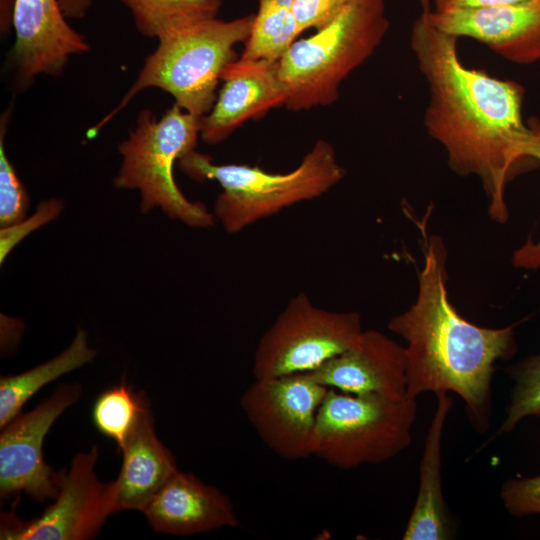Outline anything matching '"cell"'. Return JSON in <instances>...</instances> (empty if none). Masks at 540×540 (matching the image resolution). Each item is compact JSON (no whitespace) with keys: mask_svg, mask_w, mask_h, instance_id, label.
I'll return each mask as SVG.
<instances>
[{"mask_svg":"<svg viewBox=\"0 0 540 540\" xmlns=\"http://www.w3.org/2000/svg\"><path fill=\"white\" fill-rule=\"evenodd\" d=\"M328 390L309 372L255 378L240 406L269 449L298 460L312 455L317 414Z\"/></svg>","mask_w":540,"mask_h":540,"instance_id":"obj_9","label":"cell"},{"mask_svg":"<svg viewBox=\"0 0 540 540\" xmlns=\"http://www.w3.org/2000/svg\"><path fill=\"white\" fill-rule=\"evenodd\" d=\"M132 13L137 30L158 40L201 21L216 18L222 0H119Z\"/></svg>","mask_w":540,"mask_h":540,"instance_id":"obj_21","label":"cell"},{"mask_svg":"<svg viewBox=\"0 0 540 540\" xmlns=\"http://www.w3.org/2000/svg\"><path fill=\"white\" fill-rule=\"evenodd\" d=\"M142 513L155 531L172 535L239 526L233 503L225 493L180 470L159 489Z\"/></svg>","mask_w":540,"mask_h":540,"instance_id":"obj_16","label":"cell"},{"mask_svg":"<svg viewBox=\"0 0 540 540\" xmlns=\"http://www.w3.org/2000/svg\"><path fill=\"white\" fill-rule=\"evenodd\" d=\"M389 29L384 0H351L330 25L295 41L278 63L292 111L327 106L342 81L363 64Z\"/></svg>","mask_w":540,"mask_h":540,"instance_id":"obj_5","label":"cell"},{"mask_svg":"<svg viewBox=\"0 0 540 540\" xmlns=\"http://www.w3.org/2000/svg\"><path fill=\"white\" fill-rule=\"evenodd\" d=\"M62 209L63 203L60 200L52 199L45 201L38 206L37 211L27 221L22 220L12 226L1 228V263L17 242L33 231V229L55 219Z\"/></svg>","mask_w":540,"mask_h":540,"instance_id":"obj_27","label":"cell"},{"mask_svg":"<svg viewBox=\"0 0 540 540\" xmlns=\"http://www.w3.org/2000/svg\"><path fill=\"white\" fill-rule=\"evenodd\" d=\"M442 31L473 38L517 64L540 61V0L489 8L425 12Z\"/></svg>","mask_w":540,"mask_h":540,"instance_id":"obj_14","label":"cell"},{"mask_svg":"<svg viewBox=\"0 0 540 540\" xmlns=\"http://www.w3.org/2000/svg\"><path fill=\"white\" fill-rule=\"evenodd\" d=\"M351 0H293L292 11L300 33L330 25L345 10Z\"/></svg>","mask_w":540,"mask_h":540,"instance_id":"obj_26","label":"cell"},{"mask_svg":"<svg viewBox=\"0 0 540 540\" xmlns=\"http://www.w3.org/2000/svg\"><path fill=\"white\" fill-rule=\"evenodd\" d=\"M457 40L425 12L413 25L411 48L429 88L424 126L446 151L455 173L479 178L489 217L504 224L509 217L508 183L540 166L525 154L530 129L522 117L524 89L466 67Z\"/></svg>","mask_w":540,"mask_h":540,"instance_id":"obj_1","label":"cell"},{"mask_svg":"<svg viewBox=\"0 0 540 540\" xmlns=\"http://www.w3.org/2000/svg\"><path fill=\"white\" fill-rule=\"evenodd\" d=\"M177 164L196 181L215 180L220 184L222 192L215 200L213 214L229 234L323 195L346 174L335 149L325 140H318L288 173L266 172L244 164L219 165L195 150L182 156Z\"/></svg>","mask_w":540,"mask_h":540,"instance_id":"obj_3","label":"cell"},{"mask_svg":"<svg viewBox=\"0 0 540 540\" xmlns=\"http://www.w3.org/2000/svg\"><path fill=\"white\" fill-rule=\"evenodd\" d=\"M407 394H350L329 388L318 414L312 455L339 469L380 464L407 449L417 415Z\"/></svg>","mask_w":540,"mask_h":540,"instance_id":"obj_7","label":"cell"},{"mask_svg":"<svg viewBox=\"0 0 540 540\" xmlns=\"http://www.w3.org/2000/svg\"><path fill=\"white\" fill-rule=\"evenodd\" d=\"M500 498L515 517L540 514V475L507 480L502 485Z\"/></svg>","mask_w":540,"mask_h":540,"instance_id":"obj_25","label":"cell"},{"mask_svg":"<svg viewBox=\"0 0 540 540\" xmlns=\"http://www.w3.org/2000/svg\"><path fill=\"white\" fill-rule=\"evenodd\" d=\"M363 331L357 312L317 307L300 292L261 336L253 375L272 378L312 372L355 345Z\"/></svg>","mask_w":540,"mask_h":540,"instance_id":"obj_8","label":"cell"},{"mask_svg":"<svg viewBox=\"0 0 540 540\" xmlns=\"http://www.w3.org/2000/svg\"><path fill=\"white\" fill-rule=\"evenodd\" d=\"M254 15L224 21H201L161 39L119 104L88 132L92 137L145 88L156 87L172 95L183 110L205 116L217 96L224 68L236 60L234 46L249 37Z\"/></svg>","mask_w":540,"mask_h":540,"instance_id":"obj_4","label":"cell"},{"mask_svg":"<svg viewBox=\"0 0 540 540\" xmlns=\"http://www.w3.org/2000/svg\"><path fill=\"white\" fill-rule=\"evenodd\" d=\"M10 109L1 116L0 123V226L17 224L25 219L29 207V195L19 179L13 164L7 157L5 134Z\"/></svg>","mask_w":540,"mask_h":540,"instance_id":"obj_24","label":"cell"},{"mask_svg":"<svg viewBox=\"0 0 540 540\" xmlns=\"http://www.w3.org/2000/svg\"><path fill=\"white\" fill-rule=\"evenodd\" d=\"M148 402L144 392H134L123 380L96 398L92 407L93 424L120 448Z\"/></svg>","mask_w":540,"mask_h":540,"instance_id":"obj_22","label":"cell"},{"mask_svg":"<svg viewBox=\"0 0 540 540\" xmlns=\"http://www.w3.org/2000/svg\"><path fill=\"white\" fill-rule=\"evenodd\" d=\"M424 262L413 304L388 322L407 345L406 393L412 398L454 392L466 404L472 425L488 428L494 364L517 349L514 326L481 327L459 314L447 289V247L438 235L425 236Z\"/></svg>","mask_w":540,"mask_h":540,"instance_id":"obj_2","label":"cell"},{"mask_svg":"<svg viewBox=\"0 0 540 540\" xmlns=\"http://www.w3.org/2000/svg\"><path fill=\"white\" fill-rule=\"evenodd\" d=\"M65 18L59 0H14L11 63L20 84L39 74L58 76L72 55L89 50Z\"/></svg>","mask_w":540,"mask_h":540,"instance_id":"obj_12","label":"cell"},{"mask_svg":"<svg viewBox=\"0 0 540 540\" xmlns=\"http://www.w3.org/2000/svg\"><path fill=\"white\" fill-rule=\"evenodd\" d=\"M279 62L238 58L223 70V87L210 112L202 117L200 137L210 145L229 137L244 122L286 104L289 91L280 79Z\"/></svg>","mask_w":540,"mask_h":540,"instance_id":"obj_13","label":"cell"},{"mask_svg":"<svg viewBox=\"0 0 540 540\" xmlns=\"http://www.w3.org/2000/svg\"><path fill=\"white\" fill-rule=\"evenodd\" d=\"M422 9H423V12H430L431 11V7H430V0H418Z\"/></svg>","mask_w":540,"mask_h":540,"instance_id":"obj_31","label":"cell"},{"mask_svg":"<svg viewBox=\"0 0 540 540\" xmlns=\"http://www.w3.org/2000/svg\"><path fill=\"white\" fill-rule=\"evenodd\" d=\"M527 124L530 133L525 145V154L540 163V122L536 118H531ZM511 262L519 269H540V241L535 242L528 236L526 241L513 251Z\"/></svg>","mask_w":540,"mask_h":540,"instance_id":"obj_28","label":"cell"},{"mask_svg":"<svg viewBox=\"0 0 540 540\" xmlns=\"http://www.w3.org/2000/svg\"><path fill=\"white\" fill-rule=\"evenodd\" d=\"M98 449L78 453L68 473L63 472L55 502L29 521L2 513L4 540H87L94 538L115 513L114 481L101 483L94 471Z\"/></svg>","mask_w":540,"mask_h":540,"instance_id":"obj_10","label":"cell"},{"mask_svg":"<svg viewBox=\"0 0 540 540\" xmlns=\"http://www.w3.org/2000/svg\"><path fill=\"white\" fill-rule=\"evenodd\" d=\"M293 0H258L249 37L240 58L279 62L301 34L292 11Z\"/></svg>","mask_w":540,"mask_h":540,"instance_id":"obj_20","label":"cell"},{"mask_svg":"<svg viewBox=\"0 0 540 540\" xmlns=\"http://www.w3.org/2000/svg\"><path fill=\"white\" fill-rule=\"evenodd\" d=\"M81 386L63 384L46 400L19 413L0 434V496L11 498L24 492L43 502L59 493L62 472L46 464L42 447L57 418L79 399Z\"/></svg>","mask_w":540,"mask_h":540,"instance_id":"obj_11","label":"cell"},{"mask_svg":"<svg viewBox=\"0 0 540 540\" xmlns=\"http://www.w3.org/2000/svg\"><path fill=\"white\" fill-rule=\"evenodd\" d=\"M532 0H434L435 12H446L462 9L489 8L503 5H513Z\"/></svg>","mask_w":540,"mask_h":540,"instance_id":"obj_29","label":"cell"},{"mask_svg":"<svg viewBox=\"0 0 540 540\" xmlns=\"http://www.w3.org/2000/svg\"><path fill=\"white\" fill-rule=\"evenodd\" d=\"M201 125V116L183 110L176 103L159 119L151 111L143 110L135 129L118 146L122 163L113 180L114 186L138 190L143 214L160 208L171 219L188 226H214V214L204 204L188 200L173 175L174 164L197 145Z\"/></svg>","mask_w":540,"mask_h":540,"instance_id":"obj_6","label":"cell"},{"mask_svg":"<svg viewBox=\"0 0 540 540\" xmlns=\"http://www.w3.org/2000/svg\"><path fill=\"white\" fill-rule=\"evenodd\" d=\"M93 0H59L65 17L81 19L85 16Z\"/></svg>","mask_w":540,"mask_h":540,"instance_id":"obj_30","label":"cell"},{"mask_svg":"<svg viewBox=\"0 0 540 540\" xmlns=\"http://www.w3.org/2000/svg\"><path fill=\"white\" fill-rule=\"evenodd\" d=\"M96 356L88 346L87 333L79 328L72 343L61 354L18 375L0 378V427L21 413L24 404L42 387L75 370Z\"/></svg>","mask_w":540,"mask_h":540,"instance_id":"obj_19","label":"cell"},{"mask_svg":"<svg viewBox=\"0 0 540 540\" xmlns=\"http://www.w3.org/2000/svg\"><path fill=\"white\" fill-rule=\"evenodd\" d=\"M328 388L350 394L405 396V348L377 330L363 331L351 348L309 372Z\"/></svg>","mask_w":540,"mask_h":540,"instance_id":"obj_15","label":"cell"},{"mask_svg":"<svg viewBox=\"0 0 540 540\" xmlns=\"http://www.w3.org/2000/svg\"><path fill=\"white\" fill-rule=\"evenodd\" d=\"M122 466L115 485V512H143L153 496L178 471L173 453L159 440L149 402L119 448Z\"/></svg>","mask_w":540,"mask_h":540,"instance_id":"obj_17","label":"cell"},{"mask_svg":"<svg viewBox=\"0 0 540 540\" xmlns=\"http://www.w3.org/2000/svg\"><path fill=\"white\" fill-rule=\"evenodd\" d=\"M508 373L514 386L497 434L514 430L526 417L540 416V352L513 365Z\"/></svg>","mask_w":540,"mask_h":540,"instance_id":"obj_23","label":"cell"},{"mask_svg":"<svg viewBox=\"0 0 540 540\" xmlns=\"http://www.w3.org/2000/svg\"><path fill=\"white\" fill-rule=\"evenodd\" d=\"M437 407L430 422L419 466V490L403 540H445L451 535L442 493L441 444L445 421L452 407L447 393L436 395Z\"/></svg>","mask_w":540,"mask_h":540,"instance_id":"obj_18","label":"cell"}]
</instances>
